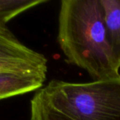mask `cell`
Returning a JSON list of instances; mask_svg holds the SVG:
<instances>
[{
  "label": "cell",
  "instance_id": "cell-1",
  "mask_svg": "<svg viewBox=\"0 0 120 120\" xmlns=\"http://www.w3.org/2000/svg\"><path fill=\"white\" fill-rule=\"evenodd\" d=\"M57 40L68 62L85 70L94 81L120 76L100 0H63Z\"/></svg>",
  "mask_w": 120,
  "mask_h": 120
},
{
  "label": "cell",
  "instance_id": "cell-2",
  "mask_svg": "<svg viewBox=\"0 0 120 120\" xmlns=\"http://www.w3.org/2000/svg\"><path fill=\"white\" fill-rule=\"evenodd\" d=\"M40 90L54 108L76 120H120V76L86 83L53 80Z\"/></svg>",
  "mask_w": 120,
  "mask_h": 120
},
{
  "label": "cell",
  "instance_id": "cell-3",
  "mask_svg": "<svg viewBox=\"0 0 120 120\" xmlns=\"http://www.w3.org/2000/svg\"><path fill=\"white\" fill-rule=\"evenodd\" d=\"M47 71L46 57L24 45L0 21V72L46 76Z\"/></svg>",
  "mask_w": 120,
  "mask_h": 120
},
{
  "label": "cell",
  "instance_id": "cell-4",
  "mask_svg": "<svg viewBox=\"0 0 120 120\" xmlns=\"http://www.w3.org/2000/svg\"><path fill=\"white\" fill-rule=\"evenodd\" d=\"M45 80L40 74L0 72V100L39 90Z\"/></svg>",
  "mask_w": 120,
  "mask_h": 120
},
{
  "label": "cell",
  "instance_id": "cell-5",
  "mask_svg": "<svg viewBox=\"0 0 120 120\" xmlns=\"http://www.w3.org/2000/svg\"><path fill=\"white\" fill-rule=\"evenodd\" d=\"M100 4L112 53L120 68V0H100Z\"/></svg>",
  "mask_w": 120,
  "mask_h": 120
},
{
  "label": "cell",
  "instance_id": "cell-6",
  "mask_svg": "<svg viewBox=\"0 0 120 120\" xmlns=\"http://www.w3.org/2000/svg\"><path fill=\"white\" fill-rule=\"evenodd\" d=\"M46 2L47 0H0V21L7 24L22 12Z\"/></svg>",
  "mask_w": 120,
  "mask_h": 120
}]
</instances>
